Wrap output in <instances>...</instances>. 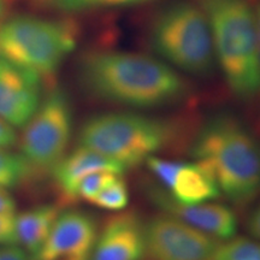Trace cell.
I'll return each mask as SVG.
<instances>
[{"instance_id": "cell-20", "label": "cell", "mask_w": 260, "mask_h": 260, "mask_svg": "<svg viewBox=\"0 0 260 260\" xmlns=\"http://www.w3.org/2000/svg\"><path fill=\"white\" fill-rule=\"evenodd\" d=\"M121 174L112 171H96L88 175L80 182L76 190V199L86 200L90 203L95 195L103 190L110 182H112L117 176Z\"/></svg>"}, {"instance_id": "cell-11", "label": "cell", "mask_w": 260, "mask_h": 260, "mask_svg": "<svg viewBox=\"0 0 260 260\" xmlns=\"http://www.w3.org/2000/svg\"><path fill=\"white\" fill-rule=\"evenodd\" d=\"M147 194L155 206L169 216L219 240H230L236 235L237 218L234 211L223 204H181L175 201L159 184H148Z\"/></svg>"}, {"instance_id": "cell-2", "label": "cell", "mask_w": 260, "mask_h": 260, "mask_svg": "<svg viewBox=\"0 0 260 260\" xmlns=\"http://www.w3.org/2000/svg\"><path fill=\"white\" fill-rule=\"evenodd\" d=\"M191 157L210 169L233 204L245 206L260 194V142L233 115L217 113L204 123Z\"/></svg>"}, {"instance_id": "cell-18", "label": "cell", "mask_w": 260, "mask_h": 260, "mask_svg": "<svg viewBox=\"0 0 260 260\" xmlns=\"http://www.w3.org/2000/svg\"><path fill=\"white\" fill-rule=\"evenodd\" d=\"M212 260H260V242L247 237H233L219 245Z\"/></svg>"}, {"instance_id": "cell-1", "label": "cell", "mask_w": 260, "mask_h": 260, "mask_svg": "<svg viewBox=\"0 0 260 260\" xmlns=\"http://www.w3.org/2000/svg\"><path fill=\"white\" fill-rule=\"evenodd\" d=\"M81 86L104 102L138 110L181 103L189 84L174 68L153 57L124 51H93L79 65Z\"/></svg>"}, {"instance_id": "cell-13", "label": "cell", "mask_w": 260, "mask_h": 260, "mask_svg": "<svg viewBox=\"0 0 260 260\" xmlns=\"http://www.w3.org/2000/svg\"><path fill=\"white\" fill-rule=\"evenodd\" d=\"M96 236L98 225L90 214L67 211L59 213L46 241L32 256L92 255Z\"/></svg>"}, {"instance_id": "cell-19", "label": "cell", "mask_w": 260, "mask_h": 260, "mask_svg": "<svg viewBox=\"0 0 260 260\" xmlns=\"http://www.w3.org/2000/svg\"><path fill=\"white\" fill-rule=\"evenodd\" d=\"M129 203V190L121 175L100 190L90 204L109 211H122Z\"/></svg>"}, {"instance_id": "cell-5", "label": "cell", "mask_w": 260, "mask_h": 260, "mask_svg": "<svg viewBox=\"0 0 260 260\" xmlns=\"http://www.w3.org/2000/svg\"><path fill=\"white\" fill-rule=\"evenodd\" d=\"M172 139L169 122L134 112H109L90 117L79 133L82 147L112 159L125 169L145 162Z\"/></svg>"}, {"instance_id": "cell-27", "label": "cell", "mask_w": 260, "mask_h": 260, "mask_svg": "<svg viewBox=\"0 0 260 260\" xmlns=\"http://www.w3.org/2000/svg\"><path fill=\"white\" fill-rule=\"evenodd\" d=\"M255 21H256V32H258V44H259V56H260V4L254 10Z\"/></svg>"}, {"instance_id": "cell-26", "label": "cell", "mask_w": 260, "mask_h": 260, "mask_svg": "<svg viewBox=\"0 0 260 260\" xmlns=\"http://www.w3.org/2000/svg\"><path fill=\"white\" fill-rule=\"evenodd\" d=\"M31 260H90V255H52V256H31Z\"/></svg>"}, {"instance_id": "cell-25", "label": "cell", "mask_w": 260, "mask_h": 260, "mask_svg": "<svg viewBox=\"0 0 260 260\" xmlns=\"http://www.w3.org/2000/svg\"><path fill=\"white\" fill-rule=\"evenodd\" d=\"M16 203L4 187L0 186V214H14Z\"/></svg>"}, {"instance_id": "cell-8", "label": "cell", "mask_w": 260, "mask_h": 260, "mask_svg": "<svg viewBox=\"0 0 260 260\" xmlns=\"http://www.w3.org/2000/svg\"><path fill=\"white\" fill-rule=\"evenodd\" d=\"M219 245V240L167 213L145 223V256L149 260H212Z\"/></svg>"}, {"instance_id": "cell-15", "label": "cell", "mask_w": 260, "mask_h": 260, "mask_svg": "<svg viewBox=\"0 0 260 260\" xmlns=\"http://www.w3.org/2000/svg\"><path fill=\"white\" fill-rule=\"evenodd\" d=\"M57 205L45 204L29 209L15 217L16 243L32 256L44 245L59 216Z\"/></svg>"}, {"instance_id": "cell-4", "label": "cell", "mask_w": 260, "mask_h": 260, "mask_svg": "<svg viewBox=\"0 0 260 260\" xmlns=\"http://www.w3.org/2000/svg\"><path fill=\"white\" fill-rule=\"evenodd\" d=\"M148 41L162 61L193 76H210L217 64L207 16L189 0H174L159 9L149 24Z\"/></svg>"}, {"instance_id": "cell-10", "label": "cell", "mask_w": 260, "mask_h": 260, "mask_svg": "<svg viewBox=\"0 0 260 260\" xmlns=\"http://www.w3.org/2000/svg\"><path fill=\"white\" fill-rule=\"evenodd\" d=\"M42 77L0 56V118L24 126L41 103Z\"/></svg>"}, {"instance_id": "cell-22", "label": "cell", "mask_w": 260, "mask_h": 260, "mask_svg": "<svg viewBox=\"0 0 260 260\" xmlns=\"http://www.w3.org/2000/svg\"><path fill=\"white\" fill-rule=\"evenodd\" d=\"M17 142V134L14 126L0 118V148H11Z\"/></svg>"}, {"instance_id": "cell-23", "label": "cell", "mask_w": 260, "mask_h": 260, "mask_svg": "<svg viewBox=\"0 0 260 260\" xmlns=\"http://www.w3.org/2000/svg\"><path fill=\"white\" fill-rule=\"evenodd\" d=\"M0 260H31L23 248L15 245L0 247Z\"/></svg>"}, {"instance_id": "cell-17", "label": "cell", "mask_w": 260, "mask_h": 260, "mask_svg": "<svg viewBox=\"0 0 260 260\" xmlns=\"http://www.w3.org/2000/svg\"><path fill=\"white\" fill-rule=\"evenodd\" d=\"M44 8L56 10L58 12L73 14V12L89 11L113 8H126L139 5L148 0H35Z\"/></svg>"}, {"instance_id": "cell-9", "label": "cell", "mask_w": 260, "mask_h": 260, "mask_svg": "<svg viewBox=\"0 0 260 260\" xmlns=\"http://www.w3.org/2000/svg\"><path fill=\"white\" fill-rule=\"evenodd\" d=\"M158 184L181 204H201L213 201L220 190L212 172L200 161L182 162L153 155L145 161Z\"/></svg>"}, {"instance_id": "cell-14", "label": "cell", "mask_w": 260, "mask_h": 260, "mask_svg": "<svg viewBox=\"0 0 260 260\" xmlns=\"http://www.w3.org/2000/svg\"><path fill=\"white\" fill-rule=\"evenodd\" d=\"M126 169L112 159L98 153L93 149L77 147L52 169L54 183L67 201L75 203L76 190L80 182L88 175L96 171H112L123 174Z\"/></svg>"}, {"instance_id": "cell-24", "label": "cell", "mask_w": 260, "mask_h": 260, "mask_svg": "<svg viewBox=\"0 0 260 260\" xmlns=\"http://www.w3.org/2000/svg\"><path fill=\"white\" fill-rule=\"evenodd\" d=\"M247 230L249 235L260 241V204L249 214L247 219Z\"/></svg>"}, {"instance_id": "cell-12", "label": "cell", "mask_w": 260, "mask_h": 260, "mask_svg": "<svg viewBox=\"0 0 260 260\" xmlns=\"http://www.w3.org/2000/svg\"><path fill=\"white\" fill-rule=\"evenodd\" d=\"M145 223L135 212H123L106 220L98 234L90 260H142Z\"/></svg>"}, {"instance_id": "cell-3", "label": "cell", "mask_w": 260, "mask_h": 260, "mask_svg": "<svg viewBox=\"0 0 260 260\" xmlns=\"http://www.w3.org/2000/svg\"><path fill=\"white\" fill-rule=\"evenodd\" d=\"M209 19L214 57L232 93L249 100L260 93L255 12L246 0H198Z\"/></svg>"}, {"instance_id": "cell-7", "label": "cell", "mask_w": 260, "mask_h": 260, "mask_svg": "<svg viewBox=\"0 0 260 260\" xmlns=\"http://www.w3.org/2000/svg\"><path fill=\"white\" fill-rule=\"evenodd\" d=\"M71 133L70 99L64 89L54 87L25 124L19 140L22 155L37 171H51L67 153Z\"/></svg>"}, {"instance_id": "cell-28", "label": "cell", "mask_w": 260, "mask_h": 260, "mask_svg": "<svg viewBox=\"0 0 260 260\" xmlns=\"http://www.w3.org/2000/svg\"><path fill=\"white\" fill-rule=\"evenodd\" d=\"M5 12V0H0V19Z\"/></svg>"}, {"instance_id": "cell-6", "label": "cell", "mask_w": 260, "mask_h": 260, "mask_svg": "<svg viewBox=\"0 0 260 260\" xmlns=\"http://www.w3.org/2000/svg\"><path fill=\"white\" fill-rule=\"evenodd\" d=\"M77 38L79 27L70 19L19 15L0 27V56L50 77L75 50Z\"/></svg>"}, {"instance_id": "cell-21", "label": "cell", "mask_w": 260, "mask_h": 260, "mask_svg": "<svg viewBox=\"0 0 260 260\" xmlns=\"http://www.w3.org/2000/svg\"><path fill=\"white\" fill-rule=\"evenodd\" d=\"M0 245H16L14 214H0Z\"/></svg>"}, {"instance_id": "cell-16", "label": "cell", "mask_w": 260, "mask_h": 260, "mask_svg": "<svg viewBox=\"0 0 260 260\" xmlns=\"http://www.w3.org/2000/svg\"><path fill=\"white\" fill-rule=\"evenodd\" d=\"M37 172L22 154L0 148V186L14 188L28 181Z\"/></svg>"}]
</instances>
